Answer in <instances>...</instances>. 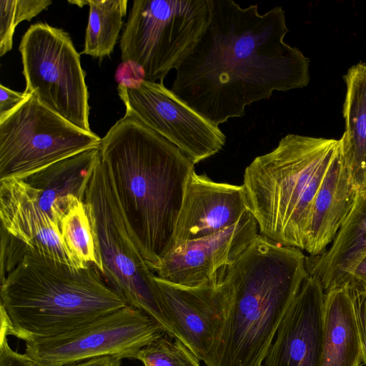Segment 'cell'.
Here are the masks:
<instances>
[{"instance_id":"cell-6","label":"cell","mask_w":366,"mask_h":366,"mask_svg":"<svg viewBox=\"0 0 366 366\" xmlns=\"http://www.w3.org/2000/svg\"><path fill=\"white\" fill-rule=\"evenodd\" d=\"M84 205L94 241L97 268L127 303L159 322L170 334L154 274L136 244L101 160L86 191Z\"/></svg>"},{"instance_id":"cell-17","label":"cell","mask_w":366,"mask_h":366,"mask_svg":"<svg viewBox=\"0 0 366 366\" xmlns=\"http://www.w3.org/2000/svg\"><path fill=\"white\" fill-rule=\"evenodd\" d=\"M100 160L99 148L90 149L16 179L26 194L59 227L72 202L75 199L84 202Z\"/></svg>"},{"instance_id":"cell-21","label":"cell","mask_w":366,"mask_h":366,"mask_svg":"<svg viewBox=\"0 0 366 366\" xmlns=\"http://www.w3.org/2000/svg\"><path fill=\"white\" fill-rule=\"evenodd\" d=\"M343 79L346 95L342 154L353 182L361 190L366 185V61L351 66Z\"/></svg>"},{"instance_id":"cell-14","label":"cell","mask_w":366,"mask_h":366,"mask_svg":"<svg viewBox=\"0 0 366 366\" xmlns=\"http://www.w3.org/2000/svg\"><path fill=\"white\" fill-rule=\"evenodd\" d=\"M247 212L242 185L216 182L193 170L187 183L169 251L232 227Z\"/></svg>"},{"instance_id":"cell-26","label":"cell","mask_w":366,"mask_h":366,"mask_svg":"<svg viewBox=\"0 0 366 366\" xmlns=\"http://www.w3.org/2000/svg\"><path fill=\"white\" fill-rule=\"evenodd\" d=\"M352 299L361 343L362 362L366 365V285L345 286Z\"/></svg>"},{"instance_id":"cell-20","label":"cell","mask_w":366,"mask_h":366,"mask_svg":"<svg viewBox=\"0 0 366 366\" xmlns=\"http://www.w3.org/2000/svg\"><path fill=\"white\" fill-rule=\"evenodd\" d=\"M360 339L350 295L345 287L325 293L319 366H360Z\"/></svg>"},{"instance_id":"cell-23","label":"cell","mask_w":366,"mask_h":366,"mask_svg":"<svg viewBox=\"0 0 366 366\" xmlns=\"http://www.w3.org/2000/svg\"><path fill=\"white\" fill-rule=\"evenodd\" d=\"M62 239L72 255L84 267L93 264L97 260L91 223L84 202L75 199L59 222Z\"/></svg>"},{"instance_id":"cell-24","label":"cell","mask_w":366,"mask_h":366,"mask_svg":"<svg viewBox=\"0 0 366 366\" xmlns=\"http://www.w3.org/2000/svg\"><path fill=\"white\" fill-rule=\"evenodd\" d=\"M135 359L144 366H201L198 357L167 332L142 347Z\"/></svg>"},{"instance_id":"cell-8","label":"cell","mask_w":366,"mask_h":366,"mask_svg":"<svg viewBox=\"0 0 366 366\" xmlns=\"http://www.w3.org/2000/svg\"><path fill=\"white\" fill-rule=\"evenodd\" d=\"M24 92L76 127L92 132L80 55L67 32L46 23L29 26L19 44Z\"/></svg>"},{"instance_id":"cell-10","label":"cell","mask_w":366,"mask_h":366,"mask_svg":"<svg viewBox=\"0 0 366 366\" xmlns=\"http://www.w3.org/2000/svg\"><path fill=\"white\" fill-rule=\"evenodd\" d=\"M165 332L151 316L127 305L65 334L26 342L24 353L40 366H66L104 356L135 359Z\"/></svg>"},{"instance_id":"cell-13","label":"cell","mask_w":366,"mask_h":366,"mask_svg":"<svg viewBox=\"0 0 366 366\" xmlns=\"http://www.w3.org/2000/svg\"><path fill=\"white\" fill-rule=\"evenodd\" d=\"M258 229L255 218L247 212L232 227L169 251L149 269L157 277L174 285H201L222 268L233 264L255 239Z\"/></svg>"},{"instance_id":"cell-1","label":"cell","mask_w":366,"mask_h":366,"mask_svg":"<svg viewBox=\"0 0 366 366\" xmlns=\"http://www.w3.org/2000/svg\"><path fill=\"white\" fill-rule=\"evenodd\" d=\"M210 19L190 54L176 69L172 90L206 119L219 124L241 117L274 91L310 82V59L285 42V12L261 14L257 4L209 0Z\"/></svg>"},{"instance_id":"cell-16","label":"cell","mask_w":366,"mask_h":366,"mask_svg":"<svg viewBox=\"0 0 366 366\" xmlns=\"http://www.w3.org/2000/svg\"><path fill=\"white\" fill-rule=\"evenodd\" d=\"M0 218L1 227L23 243L26 251L84 268L66 246L59 225L26 194L16 179L0 182Z\"/></svg>"},{"instance_id":"cell-4","label":"cell","mask_w":366,"mask_h":366,"mask_svg":"<svg viewBox=\"0 0 366 366\" xmlns=\"http://www.w3.org/2000/svg\"><path fill=\"white\" fill-rule=\"evenodd\" d=\"M1 332L25 342L71 332L126 307L93 264L76 268L37 253L1 280Z\"/></svg>"},{"instance_id":"cell-9","label":"cell","mask_w":366,"mask_h":366,"mask_svg":"<svg viewBox=\"0 0 366 366\" xmlns=\"http://www.w3.org/2000/svg\"><path fill=\"white\" fill-rule=\"evenodd\" d=\"M102 139L42 104L34 94L0 121V182L21 179L85 150Z\"/></svg>"},{"instance_id":"cell-30","label":"cell","mask_w":366,"mask_h":366,"mask_svg":"<svg viewBox=\"0 0 366 366\" xmlns=\"http://www.w3.org/2000/svg\"><path fill=\"white\" fill-rule=\"evenodd\" d=\"M350 285H366V254L349 273L344 287Z\"/></svg>"},{"instance_id":"cell-22","label":"cell","mask_w":366,"mask_h":366,"mask_svg":"<svg viewBox=\"0 0 366 366\" xmlns=\"http://www.w3.org/2000/svg\"><path fill=\"white\" fill-rule=\"evenodd\" d=\"M127 3V0H86L89 10L82 54L102 59L112 53Z\"/></svg>"},{"instance_id":"cell-32","label":"cell","mask_w":366,"mask_h":366,"mask_svg":"<svg viewBox=\"0 0 366 366\" xmlns=\"http://www.w3.org/2000/svg\"><path fill=\"white\" fill-rule=\"evenodd\" d=\"M360 192L366 195V185L360 190Z\"/></svg>"},{"instance_id":"cell-29","label":"cell","mask_w":366,"mask_h":366,"mask_svg":"<svg viewBox=\"0 0 366 366\" xmlns=\"http://www.w3.org/2000/svg\"><path fill=\"white\" fill-rule=\"evenodd\" d=\"M115 78L119 84L124 86L146 79L143 69L131 61H122L117 70Z\"/></svg>"},{"instance_id":"cell-3","label":"cell","mask_w":366,"mask_h":366,"mask_svg":"<svg viewBox=\"0 0 366 366\" xmlns=\"http://www.w3.org/2000/svg\"><path fill=\"white\" fill-rule=\"evenodd\" d=\"M305 258L301 249L258 234L227 267L230 307L207 366H262L284 316L308 276Z\"/></svg>"},{"instance_id":"cell-11","label":"cell","mask_w":366,"mask_h":366,"mask_svg":"<svg viewBox=\"0 0 366 366\" xmlns=\"http://www.w3.org/2000/svg\"><path fill=\"white\" fill-rule=\"evenodd\" d=\"M126 117L177 147L194 164L218 153L226 143L219 126L206 119L163 82L147 79L119 84Z\"/></svg>"},{"instance_id":"cell-31","label":"cell","mask_w":366,"mask_h":366,"mask_svg":"<svg viewBox=\"0 0 366 366\" xmlns=\"http://www.w3.org/2000/svg\"><path fill=\"white\" fill-rule=\"evenodd\" d=\"M122 359L112 357L104 356L90 359L86 361L68 365L66 366H121Z\"/></svg>"},{"instance_id":"cell-27","label":"cell","mask_w":366,"mask_h":366,"mask_svg":"<svg viewBox=\"0 0 366 366\" xmlns=\"http://www.w3.org/2000/svg\"><path fill=\"white\" fill-rule=\"evenodd\" d=\"M7 335L1 332L0 366H40L25 353L13 350L9 345Z\"/></svg>"},{"instance_id":"cell-25","label":"cell","mask_w":366,"mask_h":366,"mask_svg":"<svg viewBox=\"0 0 366 366\" xmlns=\"http://www.w3.org/2000/svg\"><path fill=\"white\" fill-rule=\"evenodd\" d=\"M52 4L49 0H0V55L11 50L16 26L30 21Z\"/></svg>"},{"instance_id":"cell-18","label":"cell","mask_w":366,"mask_h":366,"mask_svg":"<svg viewBox=\"0 0 366 366\" xmlns=\"http://www.w3.org/2000/svg\"><path fill=\"white\" fill-rule=\"evenodd\" d=\"M360 192L345 164L341 149L312 204L305 249L310 255L322 254L332 242L352 211Z\"/></svg>"},{"instance_id":"cell-15","label":"cell","mask_w":366,"mask_h":366,"mask_svg":"<svg viewBox=\"0 0 366 366\" xmlns=\"http://www.w3.org/2000/svg\"><path fill=\"white\" fill-rule=\"evenodd\" d=\"M325 293L308 274L284 316L262 366H319Z\"/></svg>"},{"instance_id":"cell-2","label":"cell","mask_w":366,"mask_h":366,"mask_svg":"<svg viewBox=\"0 0 366 366\" xmlns=\"http://www.w3.org/2000/svg\"><path fill=\"white\" fill-rule=\"evenodd\" d=\"M99 152L129 232L150 267L170 250L194 164L166 139L126 116L102 139Z\"/></svg>"},{"instance_id":"cell-12","label":"cell","mask_w":366,"mask_h":366,"mask_svg":"<svg viewBox=\"0 0 366 366\" xmlns=\"http://www.w3.org/2000/svg\"><path fill=\"white\" fill-rule=\"evenodd\" d=\"M227 267L219 270L209 281L192 287L154 276L171 335L204 363L219 345L230 307L231 289L225 278Z\"/></svg>"},{"instance_id":"cell-7","label":"cell","mask_w":366,"mask_h":366,"mask_svg":"<svg viewBox=\"0 0 366 366\" xmlns=\"http://www.w3.org/2000/svg\"><path fill=\"white\" fill-rule=\"evenodd\" d=\"M210 19L209 0H135L120 39L122 61L163 82L200 40Z\"/></svg>"},{"instance_id":"cell-19","label":"cell","mask_w":366,"mask_h":366,"mask_svg":"<svg viewBox=\"0 0 366 366\" xmlns=\"http://www.w3.org/2000/svg\"><path fill=\"white\" fill-rule=\"evenodd\" d=\"M366 254V195L360 192L355 204L331 247L322 254L306 256L309 275L316 278L325 293L344 287L355 264Z\"/></svg>"},{"instance_id":"cell-28","label":"cell","mask_w":366,"mask_h":366,"mask_svg":"<svg viewBox=\"0 0 366 366\" xmlns=\"http://www.w3.org/2000/svg\"><path fill=\"white\" fill-rule=\"evenodd\" d=\"M31 94L19 92L0 84V121L6 117Z\"/></svg>"},{"instance_id":"cell-5","label":"cell","mask_w":366,"mask_h":366,"mask_svg":"<svg viewBox=\"0 0 366 366\" xmlns=\"http://www.w3.org/2000/svg\"><path fill=\"white\" fill-rule=\"evenodd\" d=\"M341 139L290 134L246 167L243 187L260 234L305 250L315 197Z\"/></svg>"}]
</instances>
